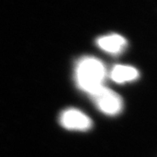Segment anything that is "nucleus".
<instances>
[{
    "mask_svg": "<svg viewBox=\"0 0 157 157\" xmlns=\"http://www.w3.org/2000/svg\"><path fill=\"white\" fill-rule=\"evenodd\" d=\"M107 72L104 64L94 57H83L76 64L74 77L79 89L89 94L104 86Z\"/></svg>",
    "mask_w": 157,
    "mask_h": 157,
    "instance_id": "f257e3e1",
    "label": "nucleus"
},
{
    "mask_svg": "<svg viewBox=\"0 0 157 157\" xmlns=\"http://www.w3.org/2000/svg\"><path fill=\"white\" fill-rule=\"evenodd\" d=\"M61 126L68 130L86 131L92 128V120L86 113L76 108L64 110L59 116Z\"/></svg>",
    "mask_w": 157,
    "mask_h": 157,
    "instance_id": "7ed1b4c3",
    "label": "nucleus"
},
{
    "mask_svg": "<svg viewBox=\"0 0 157 157\" xmlns=\"http://www.w3.org/2000/svg\"><path fill=\"white\" fill-rule=\"evenodd\" d=\"M97 45L110 54H120L127 46L126 39L119 34H110L97 39Z\"/></svg>",
    "mask_w": 157,
    "mask_h": 157,
    "instance_id": "20e7f679",
    "label": "nucleus"
},
{
    "mask_svg": "<svg viewBox=\"0 0 157 157\" xmlns=\"http://www.w3.org/2000/svg\"><path fill=\"white\" fill-rule=\"evenodd\" d=\"M91 97L97 107L106 114L116 115L122 110L123 102L121 96L106 86H102L92 94Z\"/></svg>",
    "mask_w": 157,
    "mask_h": 157,
    "instance_id": "f03ea898",
    "label": "nucleus"
},
{
    "mask_svg": "<svg viewBox=\"0 0 157 157\" xmlns=\"http://www.w3.org/2000/svg\"><path fill=\"white\" fill-rule=\"evenodd\" d=\"M110 77L116 83H125L139 78V72L136 68L130 66L117 65L111 70Z\"/></svg>",
    "mask_w": 157,
    "mask_h": 157,
    "instance_id": "39448f33",
    "label": "nucleus"
}]
</instances>
